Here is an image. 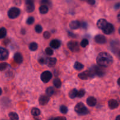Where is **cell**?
Here are the masks:
<instances>
[{"label":"cell","mask_w":120,"mask_h":120,"mask_svg":"<svg viewBox=\"0 0 120 120\" xmlns=\"http://www.w3.org/2000/svg\"><path fill=\"white\" fill-rule=\"evenodd\" d=\"M61 84H62V83H61V81L59 79H55L53 80V84L57 89L60 87Z\"/></svg>","instance_id":"cell-28"},{"label":"cell","mask_w":120,"mask_h":120,"mask_svg":"<svg viewBox=\"0 0 120 120\" xmlns=\"http://www.w3.org/2000/svg\"><path fill=\"white\" fill-rule=\"evenodd\" d=\"M118 105H119V104H118V101L116 100L111 99L109 101V106L110 109L114 110V109H117Z\"/></svg>","instance_id":"cell-13"},{"label":"cell","mask_w":120,"mask_h":120,"mask_svg":"<svg viewBox=\"0 0 120 120\" xmlns=\"http://www.w3.org/2000/svg\"><path fill=\"white\" fill-rule=\"evenodd\" d=\"M74 68L75 69L77 70H81L84 68V65L83 64H82L81 63L78 62H75V64H74Z\"/></svg>","instance_id":"cell-22"},{"label":"cell","mask_w":120,"mask_h":120,"mask_svg":"<svg viewBox=\"0 0 120 120\" xmlns=\"http://www.w3.org/2000/svg\"><path fill=\"white\" fill-rule=\"evenodd\" d=\"M117 83H118V85H119L120 86V77L119 79H118V80H117Z\"/></svg>","instance_id":"cell-43"},{"label":"cell","mask_w":120,"mask_h":120,"mask_svg":"<svg viewBox=\"0 0 120 120\" xmlns=\"http://www.w3.org/2000/svg\"><path fill=\"white\" fill-rule=\"evenodd\" d=\"M39 12L42 14H45L48 12V8L46 5H42L39 8Z\"/></svg>","instance_id":"cell-21"},{"label":"cell","mask_w":120,"mask_h":120,"mask_svg":"<svg viewBox=\"0 0 120 120\" xmlns=\"http://www.w3.org/2000/svg\"><path fill=\"white\" fill-rule=\"evenodd\" d=\"M70 28L72 29H77L80 28L81 26V23L78 21H71L70 23Z\"/></svg>","instance_id":"cell-17"},{"label":"cell","mask_w":120,"mask_h":120,"mask_svg":"<svg viewBox=\"0 0 120 120\" xmlns=\"http://www.w3.org/2000/svg\"><path fill=\"white\" fill-rule=\"evenodd\" d=\"M7 35V30L5 28H0V39H2L5 37Z\"/></svg>","instance_id":"cell-25"},{"label":"cell","mask_w":120,"mask_h":120,"mask_svg":"<svg viewBox=\"0 0 120 120\" xmlns=\"http://www.w3.org/2000/svg\"><path fill=\"white\" fill-rule=\"evenodd\" d=\"M2 89L0 88V96H1V94H2Z\"/></svg>","instance_id":"cell-46"},{"label":"cell","mask_w":120,"mask_h":120,"mask_svg":"<svg viewBox=\"0 0 120 120\" xmlns=\"http://www.w3.org/2000/svg\"><path fill=\"white\" fill-rule=\"evenodd\" d=\"M116 120H120V116H118L117 117H116Z\"/></svg>","instance_id":"cell-44"},{"label":"cell","mask_w":120,"mask_h":120,"mask_svg":"<svg viewBox=\"0 0 120 120\" xmlns=\"http://www.w3.org/2000/svg\"><path fill=\"white\" fill-rule=\"evenodd\" d=\"M96 42H97V43H99V44H104L106 42L107 40L106 38L104 36L102 35H98L95 37L94 39Z\"/></svg>","instance_id":"cell-11"},{"label":"cell","mask_w":120,"mask_h":120,"mask_svg":"<svg viewBox=\"0 0 120 120\" xmlns=\"http://www.w3.org/2000/svg\"><path fill=\"white\" fill-rule=\"evenodd\" d=\"M95 75H96L92 70H86V71L79 74L78 77L82 80H87L92 78Z\"/></svg>","instance_id":"cell-3"},{"label":"cell","mask_w":120,"mask_h":120,"mask_svg":"<svg viewBox=\"0 0 120 120\" xmlns=\"http://www.w3.org/2000/svg\"><path fill=\"white\" fill-rule=\"evenodd\" d=\"M14 60L16 63H18V64H21L23 61V57H22V55L20 53L17 52L14 55Z\"/></svg>","instance_id":"cell-16"},{"label":"cell","mask_w":120,"mask_h":120,"mask_svg":"<svg viewBox=\"0 0 120 120\" xmlns=\"http://www.w3.org/2000/svg\"><path fill=\"white\" fill-rule=\"evenodd\" d=\"M107 23L108 22L106 20L104 19H100L98 20V22H97V26H98V28H100V29L103 30V28L106 26V25L107 24Z\"/></svg>","instance_id":"cell-14"},{"label":"cell","mask_w":120,"mask_h":120,"mask_svg":"<svg viewBox=\"0 0 120 120\" xmlns=\"http://www.w3.org/2000/svg\"><path fill=\"white\" fill-rule=\"evenodd\" d=\"M68 47L71 52H77L80 50L79 45L76 41H70L68 43Z\"/></svg>","instance_id":"cell-5"},{"label":"cell","mask_w":120,"mask_h":120,"mask_svg":"<svg viewBox=\"0 0 120 120\" xmlns=\"http://www.w3.org/2000/svg\"><path fill=\"white\" fill-rule=\"evenodd\" d=\"M8 66V64L6 62H2L0 63V71H4Z\"/></svg>","instance_id":"cell-29"},{"label":"cell","mask_w":120,"mask_h":120,"mask_svg":"<svg viewBox=\"0 0 120 120\" xmlns=\"http://www.w3.org/2000/svg\"><path fill=\"white\" fill-rule=\"evenodd\" d=\"M60 111L62 113L66 114L68 111V109L65 105H61L60 107Z\"/></svg>","instance_id":"cell-30"},{"label":"cell","mask_w":120,"mask_h":120,"mask_svg":"<svg viewBox=\"0 0 120 120\" xmlns=\"http://www.w3.org/2000/svg\"><path fill=\"white\" fill-rule=\"evenodd\" d=\"M50 120H66V118L64 117H57L53 119H50Z\"/></svg>","instance_id":"cell-38"},{"label":"cell","mask_w":120,"mask_h":120,"mask_svg":"<svg viewBox=\"0 0 120 120\" xmlns=\"http://www.w3.org/2000/svg\"><path fill=\"white\" fill-rule=\"evenodd\" d=\"M46 95L48 96H49V97L50 96H52L53 95V94L54 93V89L52 87H48V89L46 90Z\"/></svg>","instance_id":"cell-26"},{"label":"cell","mask_w":120,"mask_h":120,"mask_svg":"<svg viewBox=\"0 0 120 120\" xmlns=\"http://www.w3.org/2000/svg\"><path fill=\"white\" fill-rule=\"evenodd\" d=\"M118 31H119V34H120V29H119V30H118Z\"/></svg>","instance_id":"cell-47"},{"label":"cell","mask_w":120,"mask_h":120,"mask_svg":"<svg viewBox=\"0 0 120 120\" xmlns=\"http://www.w3.org/2000/svg\"><path fill=\"white\" fill-rule=\"evenodd\" d=\"M31 114L35 117H36V116H39L41 114V111L39 110V109H37V108H33L31 110Z\"/></svg>","instance_id":"cell-23"},{"label":"cell","mask_w":120,"mask_h":120,"mask_svg":"<svg viewBox=\"0 0 120 120\" xmlns=\"http://www.w3.org/2000/svg\"><path fill=\"white\" fill-rule=\"evenodd\" d=\"M50 36H51V34H50V33L48 31L45 32L44 34H43V36H44V38L45 39H49Z\"/></svg>","instance_id":"cell-36"},{"label":"cell","mask_w":120,"mask_h":120,"mask_svg":"<svg viewBox=\"0 0 120 120\" xmlns=\"http://www.w3.org/2000/svg\"><path fill=\"white\" fill-rule=\"evenodd\" d=\"M34 21H35V19H34V17H32V16H30V17L28 18V19H27L26 23H28V25H32V23H34Z\"/></svg>","instance_id":"cell-35"},{"label":"cell","mask_w":120,"mask_h":120,"mask_svg":"<svg viewBox=\"0 0 120 120\" xmlns=\"http://www.w3.org/2000/svg\"><path fill=\"white\" fill-rule=\"evenodd\" d=\"M45 52L48 56H52L53 54V51L51 48H47L45 50Z\"/></svg>","instance_id":"cell-32"},{"label":"cell","mask_w":120,"mask_h":120,"mask_svg":"<svg viewBox=\"0 0 120 120\" xmlns=\"http://www.w3.org/2000/svg\"><path fill=\"white\" fill-rule=\"evenodd\" d=\"M103 30L105 34L110 35V34L113 33V32L114 31V26L111 23H108L106 25V26L103 28Z\"/></svg>","instance_id":"cell-9"},{"label":"cell","mask_w":120,"mask_h":120,"mask_svg":"<svg viewBox=\"0 0 120 120\" xmlns=\"http://www.w3.org/2000/svg\"><path fill=\"white\" fill-rule=\"evenodd\" d=\"M38 49V44L36 42H32L29 45V49L32 51H35Z\"/></svg>","instance_id":"cell-27"},{"label":"cell","mask_w":120,"mask_h":120,"mask_svg":"<svg viewBox=\"0 0 120 120\" xmlns=\"http://www.w3.org/2000/svg\"><path fill=\"white\" fill-rule=\"evenodd\" d=\"M88 45H89V41H88V40L86 39H84L82 40V41L80 43V45L82 46L83 48H85V47H86Z\"/></svg>","instance_id":"cell-31"},{"label":"cell","mask_w":120,"mask_h":120,"mask_svg":"<svg viewBox=\"0 0 120 120\" xmlns=\"http://www.w3.org/2000/svg\"><path fill=\"white\" fill-rule=\"evenodd\" d=\"M93 70L92 71L94 73V74L96 75H97V76H103L104 75V70L102 69H101L100 68L97 66H94L92 68Z\"/></svg>","instance_id":"cell-12"},{"label":"cell","mask_w":120,"mask_h":120,"mask_svg":"<svg viewBox=\"0 0 120 120\" xmlns=\"http://www.w3.org/2000/svg\"><path fill=\"white\" fill-rule=\"evenodd\" d=\"M50 97L48 96L47 95H42L40 97L39 99V104L42 105H45L49 102Z\"/></svg>","instance_id":"cell-10"},{"label":"cell","mask_w":120,"mask_h":120,"mask_svg":"<svg viewBox=\"0 0 120 120\" xmlns=\"http://www.w3.org/2000/svg\"><path fill=\"white\" fill-rule=\"evenodd\" d=\"M75 110L78 114L81 115V116L87 114L89 112L86 107L82 102L77 103L76 104L75 107Z\"/></svg>","instance_id":"cell-2"},{"label":"cell","mask_w":120,"mask_h":120,"mask_svg":"<svg viewBox=\"0 0 120 120\" xmlns=\"http://www.w3.org/2000/svg\"><path fill=\"white\" fill-rule=\"evenodd\" d=\"M25 8L28 12H32L35 9V5L31 0H27L25 2Z\"/></svg>","instance_id":"cell-8"},{"label":"cell","mask_w":120,"mask_h":120,"mask_svg":"<svg viewBox=\"0 0 120 120\" xmlns=\"http://www.w3.org/2000/svg\"><path fill=\"white\" fill-rule=\"evenodd\" d=\"M9 56V52L7 49L0 47V60H5Z\"/></svg>","instance_id":"cell-7"},{"label":"cell","mask_w":120,"mask_h":120,"mask_svg":"<svg viewBox=\"0 0 120 120\" xmlns=\"http://www.w3.org/2000/svg\"><path fill=\"white\" fill-rule=\"evenodd\" d=\"M39 63L41 64H44L46 63V60L43 57H41V58L39 59Z\"/></svg>","instance_id":"cell-37"},{"label":"cell","mask_w":120,"mask_h":120,"mask_svg":"<svg viewBox=\"0 0 120 120\" xmlns=\"http://www.w3.org/2000/svg\"><path fill=\"white\" fill-rule=\"evenodd\" d=\"M52 77V75L50 71H45L41 74V79L42 81L44 83H48L51 80Z\"/></svg>","instance_id":"cell-6"},{"label":"cell","mask_w":120,"mask_h":120,"mask_svg":"<svg viewBox=\"0 0 120 120\" xmlns=\"http://www.w3.org/2000/svg\"><path fill=\"white\" fill-rule=\"evenodd\" d=\"M117 18H118V21H120V12L119 13H118V15H117Z\"/></svg>","instance_id":"cell-42"},{"label":"cell","mask_w":120,"mask_h":120,"mask_svg":"<svg viewBox=\"0 0 120 120\" xmlns=\"http://www.w3.org/2000/svg\"><path fill=\"white\" fill-rule=\"evenodd\" d=\"M97 63L100 66L107 67L113 62V58L111 55L107 52H101L97 57Z\"/></svg>","instance_id":"cell-1"},{"label":"cell","mask_w":120,"mask_h":120,"mask_svg":"<svg viewBox=\"0 0 120 120\" xmlns=\"http://www.w3.org/2000/svg\"><path fill=\"white\" fill-rule=\"evenodd\" d=\"M56 63V59L53 57H49L46 59V63L49 66H53Z\"/></svg>","instance_id":"cell-19"},{"label":"cell","mask_w":120,"mask_h":120,"mask_svg":"<svg viewBox=\"0 0 120 120\" xmlns=\"http://www.w3.org/2000/svg\"><path fill=\"white\" fill-rule=\"evenodd\" d=\"M117 55H118V56L120 57V50L118 52V53H117Z\"/></svg>","instance_id":"cell-45"},{"label":"cell","mask_w":120,"mask_h":120,"mask_svg":"<svg viewBox=\"0 0 120 120\" xmlns=\"http://www.w3.org/2000/svg\"><path fill=\"white\" fill-rule=\"evenodd\" d=\"M60 46V42L59 40L54 39L50 42V46L54 49H57Z\"/></svg>","instance_id":"cell-18"},{"label":"cell","mask_w":120,"mask_h":120,"mask_svg":"<svg viewBox=\"0 0 120 120\" xmlns=\"http://www.w3.org/2000/svg\"><path fill=\"white\" fill-rule=\"evenodd\" d=\"M35 31L38 34H40V33L42 32V28L40 25H37L35 26Z\"/></svg>","instance_id":"cell-34"},{"label":"cell","mask_w":120,"mask_h":120,"mask_svg":"<svg viewBox=\"0 0 120 120\" xmlns=\"http://www.w3.org/2000/svg\"><path fill=\"white\" fill-rule=\"evenodd\" d=\"M9 118L10 120H19V117L18 115L16 113V112H9Z\"/></svg>","instance_id":"cell-20"},{"label":"cell","mask_w":120,"mask_h":120,"mask_svg":"<svg viewBox=\"0 0 120 120\" xmlns=\"http://www.w3.org/2000/svg\"><path fill=\"white\" fill-rule=\"evenodd\" d=\"M77 93H78V91L76 89H73L72 90H71L69 93V97L71 98H75V97H77Z\"/></svg>","instance_id":"cell-24"},{"label":"cell","mask_w":120,"mask_h":120,"mask_svg":"<svg viewBox=\"0 0 120 120\" xmlns=\"http://www.w3.org/2000/svg\"><path fill=\"white\" fill-rule=\"evenodd\" d=\"M87 2H89V4H90L91 5H93L95 3V1H93H93H87Z\"/></svg>","instance_id":"cell-41"},{"label":"cell","mask_w":120,"mask_h":120,"mask_svg":"<svg viewBox=\"0 0 120 120\" xmlns=\"http://www.w3.org/2000/svg\"><path fill=\"white\" fill-rule=\"evenodd\" d=\"M114 8L115 9H119V8H120V2L116 4L114 6Z\"/></svg>","instance_id":"cell-39"},{"label":"cell","mask_w":120,"mask_h":120,"mask_svg":"<svg viewBox=\"0 0 120 120\" xmlns=\"http://www.w3.org/2000/svg\"><path fill=\"white\" fill-rule=\"evenodd\" d=\"M87 104L90 107H94L97 104V100L94 97H89L87 99Z\"/></svg>","instance_id":"cell-15"},{"label":"cell","mask_w":120,"mask_h":120,"mask_svg":"<svg viewBox=\"0 0 120 120\" xmlns=\"http://www.w3.org/2000/svg\"><path fill=\"white\" fill-rule=\"evenodd\" d=\"M82 26L84 28H87V24L86 23H83L82 24Z\"/></svg>","instance_id":"cell-40"},{"label":"cell","mask_w":120,"mask_h":120,"mask_svg":"<svg viewBox=\"0 0 120 120\" xmlns=\"http://www.w3.org/2000/svg\"><path fill=\"white\" fill-rule=\"evenodd\" d=\"M84 94H85V91L84 90H80L79 91H78L77 97H79V98H81V97H83Z\"/></svg>","instance_id":"cell-33"},{"label":"cell","mask_w":120,"mask_h":120,"mask_svg":"<svg viewBox=\"0 0 120 120\" xmlns=\"http://www.w3.org/2000/svg\"><path fill=\"white\" fill-rule=\"evenodd\" d=\"M20 9L16 7H13L10 8L8 12V16L11 19H15L19 15Z\"/></svg>","instance_id":"cell-4"}]
</instances>
